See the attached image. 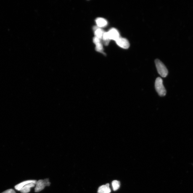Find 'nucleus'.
I'll list each match as a JSON object with an SVG mask.
<instances>
[{
    "label": "nucleus",
    "mask_w": 193,
    "mask_h": 193,
    "mask_svg": "<svg viewBox=\"0 0 193 193\" xmlns=\"http://www.w3.org/2000/svg\"><path fill=\"white\" fill-rule=\"evenodd\" d=\"M155 87L156 91L159 96H163L166 95V91L163 86V80L160 77H158L156 79Z\"/></svg>",
    "instance_id": "obj_1"
},
{
    "label": "nucleus",
    "mask_w": 193,
    "mask_h": 193,
    "mask_svg": "<svg viewBox=\"0 0 193 193\" xmlns=\"http://www.w3.org/2000/svg\"><path fill=\"white\" fill-rule=\"evenodd\" d=\"M155 63L159 75L162 77H166L168 75V71L165 65L159 59H156Z\"/></svg>",
    "instance_id": "obj_2"
},
{
    "label": "nucleus",
    "mask_w": 193,
    "mask_h": 193,
    "mask_svg": "<svg viewBox=\"0 0 193 193\" xmlns=\"http://www.w3.org/2000/svg\"><path fill=\"white\" fill-rule=\"evenodd\" d=\"M51 182L49 179L46 178L44 180H40L37 182L35 188V192H39L43 190L46 186H49L50 185Z\"/></svg>",
    "instance_id": "obj_3"
},
{
    "label": "nucleus",
    "mask_w": 193,
    "mask_h": 193,
    "mask_svg": "<svg viewBox=\"0 0 193 193\" xmlns=\"http://www.w3.org/2000/svg\"><path fill=\"white\" fill-rule=\"evenodd\" d=\"M116 42L118 46L123 49H128L130 47V44L129 42L127 39L125 38L120 37L118 39L116 40Z\"/></svg>",
    "instance_id": "obj_4"
},
{
    "label": "nucleus",
    "mask_w": 193,
    "mask_h": 193,
    "mask_svg": "<svg viewBox=\"0 0 193 193\" xmlns=\"http://www.w3.org/2000/svg\"><path fill=\"white\" fill-rule=\"evenodd\" d=\"M107 33L110 40H112L116 41L120 37L118 30L115 28L111 29Z\"/></svg>",
    "instance_id": "obj_5"
},
{
    "label": "nucleus",
    "mask_w": 193,
    "mask_h": 193,
    "mask_svg": "<svg viewBox=\"0 0 193 193\" xmlns=\"http://www.w3.org/2000/svg\"><path fill=\"white\" fill-rule=\"evenodd\" d=\"M36 182L28 183L25 185L20 189V192L22 193H27L30 192V189L35 186Z\"/></svg>",
    "instance_id": "obj_6"
},
{
    "label": "nucleus",
    "mask_w": 193,
    "mask_h": 193,
    "mask_svg": "<svg viewBox=\"0 0 193 193\" xmlns=\"http://www.w3.org/2000/svg\"><path fill=\"white\" fill-rule=\"evenodd\" d=\"M111 189L109 183L100 186L98 190V193H110Z\"/></svg>",
    "instance_id": "obj_7"
},
{
    "label": "nucleus",
    "mask_w": 193,
    "mask_h": 193,
    "mask_svg": "<svg viewBox=\"0 0 193 193\" xmlns=\"http://www.w3.org/2000/svg\"><path fill=\"white\" fill-rule=\"evenodd\" d=\"M37 182V181L35 180H27V181H24L16 185L15 186V189L18 191H20L22 188L25 185L30 183Z\"/></svg>",
    "instance_id": "obj_8"
},
{
    "label": "nucleus",
    "mask_w": 193,
    "mask_h": 193,
    "mask_svg": "<svg viewBox=\"0 0 193 193\" xmlns=\"http://www.w3.org/2000/svg\"><path fill=\"white\" fill-rule=\"evenodd\" d=\"M96 22L97 27L100 28L106 26L108 24L107 20L102 18H99L96 19Z\"/></svg>",
    "instance_id": "obj_9"
},
{
    "label": "nucleus",
    "mask_w": 193,
    "mask_h": 193,
    "mask_svg": "<svg viewBox=\"0 0 193 193\" xmlns=\"http://www.w3.org/2000/svg\"><path fill=\"white\" fill-rule=\"evenodd\" d=\"M94 30L95 37L100 39H102L103 35L104 32V30L98 27H94Z\"/></svg>",
    "instance_id": "obj_10"
},
{
    "label": "nucleus",
    "mask_w": 193,
    "mask_h": 193,
    "mask_svg": "<svg viewBox=\"0 0 193 193\" xmlns=\"http://www.w3.org/2000/svg\"><path fill=\"white\" fill-rule=\"evenodd\" d=\"M102 39L103 41H104V44L106 46H107V45L109 44V42L110 41V40L109 38L107 32H104Z\"/></svg>",
    "instance_id": "obj_11"
},
{
    "label": "nucleus",
    "mask_w": 193,
    "mask_h": 193,
    "mask_svg": "<svg viewBox=\"0 0 193 193\" xmlns=\"http://www.w3.org/2000/svg\"><path fill=\"white\" fill-rule=\"evenodd\" d=\"M112 186L113 189L114 191H116L120 187V182L117 181V180H114L112 182Z\"/></svg>",
    "instance_id": "obj_12"
},
{
    "label": "nucleus",
    "mask_w": 193,
    "mask_h": 193,
    "mask_svg": "<svg viewBox=\"0 0 193 193\" xmlns=\"http://www.w3.org/2000/svg\"><path fill=\"white\" fill-rule=\"evenodd\" d=\"M95 44L96 50L99 52L103 53V46L101 42L96 43Z\"/></svg>",
    "instance_id": "obj_13"
},
{
    "label": "nucleus",
    "mask_w": 193,
    "mask_h": 193,
    "mask_svg": "<svg viewBox=\"0 0 193 193\" xmlns=\"http://www.w3.org/2000/svg\"><path fill=\"white\" fill-rule=\"evenodd\" d=\"M1 193H16V192L14 189H8Z\"/></svg>",
    "instance_id": "obj_14"
}]
</instances>
